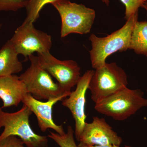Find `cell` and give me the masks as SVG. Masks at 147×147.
Listing matches in <instances>:
<instances>
[{"mask_svg":"<svg viewBox=\"0 0 147 147\" xmlns=\"http://www.w3.org/2000/svg\"><path fill=\"white\" fill-rule=\"evenodd\" d=\"M138 18V13L134 14L121 28L105 37L91 35L89 40L92 49L90 54L93 68L96 69L104 65L106 59L113 53L129 49L131 32Z\"/></svg>","mask_w":147,"mask_h":147,"instance_id":"cell-1","label":"cell"},{"mask_svg":"<svg viewBox=\"0 0 147 147\" xmlns=\"http://www.w3.org/2000/svg\"><path fill=\"white\" fill-rule=\"evenodd\" d=\"M142 90H132L127 87L95 103L98 112L116 121L125 120L138 110L147 106V98Z\"/></svg>","mask_w":147,"mask_h":147,"instance_id":"cell-2","label":"cell"},{"mask_svg":"<svg viewBox=\"0 0 147 147\" xmlns=\"http://www.w3.org/2000/svg\"><path fill=\"white\" fill-rule=\"evenodd\" d=\"M0 108V129L4 127L0 135V141L13 135L21 139L26 147H48L46 136L37 134L30 125V117L32 112L25 105L13 113L4 112Z\"/></svg>","mask_w":147,"mask_h":147,"instance_id":"cell-3","label":"cell"},{"mask_svg":"<svg viewBox=\"0 0 147 147\" xmlns=\"http://www.w3.org/2000/svg\"><path fill=\"white\" fill-rule=\"evenodd\" d=\"M30 65L25 72L19 76L26 87L28 93L38 100L53 99L69 94L65 93L59 84L40 65L37 56L28 57Z\"/></svg>","mask_w":147,"mask_h":147,"instance_id":"cell-4","label":"cell"},{"mask_svg":"<svg viewBox=\"0 0 147 147\" xmlns=\"http://www.w3.org/2000/svg\"><path fill=\"white\" fill-rule=\"evenodd\" d=\"M56 9L61 20V36L71 33L86 34L90 31L95 18V11L82 4L69 0H59L51 4Z\"/></svg>","mask_w":147,"mask_h":147,"instance_id":"cell-5","label":"cell"},{"mask_svg":"<svg viewBox=\"0 0 147 147\" xmlns=\"http://www.w3.org/2000/svg\"><path fill=\"white\" fill-rule=\"evenodd\" d=\"M95 69L88 88L95 104L127 87L126 72L116 63H106Z\"/></svg>","mask_w":147,"mask_h":147,"instance_id":"cell-6","label":"cell"},{"mask_svg":"<svg viewBox=\"0 0 147 147\" xmlns=\"http://www.w3.org/2000/svg\"><path fill=\"white\" fill-rule=\"evenodd\" d=\"M33 24L23 22L9 40L18 55H23L26 59L34 53L50 52L52 46L51 36L36 28Z\"/></svg>","mask_w":147,"mask_h":147,"instance_id":"cell-7","label":"cell"},{"mask_svg":"<svg viewBox=\"0 0 147 147\" xmlns=\"http://www.w3.org/2000/svg\"><path fill=\"white\" fill-rule=\"evenodd\" d=\"M40 65L57 81L65 93L70 94L81 77L80 67L75 61H61L50 52L37 54Z\"/></svg>","mask_w":147,"mask_h":147,"instance_id":"cell-8","label":"cell"},{"mask_svg":"<svg viewBox=\"0 0 147 147\" xmlns=\"http://www.w3.org/2000/svg\"><path fill=\"white\" fill-rule=\"evenodd\" d=\"M94 72L93 70L86 71L80 77L75 90L71 92L68 96L62 100V105L69 110L75 121L74 134L78 141L86 123V93Z\"/></svg>","mask_w":147,"mask_h":147,"instance_id":"cell-9","label":"cell"},{"mask_svg":"<svg viewBox=\"0 0 147 147\" xmlns=\"http://www.w3.org/2000/svg\"><path fill=\"white\" fill-rule=\"evenodd\" d=\"M79 142L87 145L120 146L122 139L113 130L105 119L94 117L92 122L86 123Z\"/></svg>","mask_w":147,"mask_h":147,"instance_id":"cell-10","label":"cell"},{"mask_svg":"<svg viewBox=\"0 0 147 147\" xmlns=\"http://www.w3.org/2000/svg\"><path fill=\"white\" fill-rule=\"evenodd\" d=\"M68 96L65 94L42 102L36 99L30 94L28 93L24 96L22 102L36 116L38 126L41 131L45 132L48 129H52L58 134L63 135L65 133L63 126L58 125L54 122L53 109V106L57 102L62 101Z\"/></svg>","mask_w":147,"mask_h":147,"instance_id":"cell-11","label":"cell"},{"mask_svg":"<svg viewBox=\"0 0 147 147\" xmlns=\"http://www.w3.org/2000/svg\"><path fill=\"white\" fill-rule=\"evenodd\" d=\"M26 87L19 76L14 74L0 78V98L2 108L17 106L28 93Z\"/></svg>","mask_w":147,"mask_h":147,"instance_id":"cell-12","label":"cell"},{"mask_svg":"<svg viewBox=\"0 0 147 147\" xmlns=\"http://www.w3.org/2000/svg\"><path fill=\"white\" fill-rule=\"evenodd\" d=\"M18 55L9 40L0 49V78L22 71L23 64Z\"/></svg>","mask_w":147,"mask_h":147,"instance_id":"cell-13","label":"cell"},{"mask_svg":"<svg viewBox=\"0 0 147 147\" xmlns=\"http://www.w3.org/2000/svg\"><path fill=\"white\" fill-rule=\"evenodd\" d=\"M129 49L147 57V21H136L131 32Z\"/></svg>","mask_w":147,"mask_h":147,"instance_id":"cell-14","label":"cell"},{"mask_svg":"<svg viewBox=\"0 0 147 147\" xmlns=\"http://www.w3.org/2000/svg\"><path fill=\"white\" fill-rule=\"evenodd\" d=\"M58 1L59 0H27V16L24 22L34 23L39 18L40 11L46 5Z\"/></svg>","mask_w":147,"mask_h":147,"instance_id":"cell-15","label":"cell"},{"mask_svg":"<svg viewBox=\"0 0 147 147\" xmlns=\"http://www.w3.org/2000/svg\"><path fill=\"white\" fill-rule=\"evenodd\" d=\"M74 131L71 126H69L67 131L63 135L50 131L48 136L60 147H78L74 139Z\"/></svg>","mask_w":147,"mask_h":147,"instance_id":"cell-16","label":"cell"},{"mask_svg":"<svg viewBox=\"0 0 147 147\" xmlns=\"http://www.w3.org/2000/svg\"><path fill=\"white\" fill-rule=\"evenodd\" d=\"M102 2L107 6H109V0H101ZM125 6V18L127 20L134 14L138 13L139 8L146 0H120Z\"/></svg>","mask_w":147,"mask_h":147,"instance_id":"cell-17","label":"cell"},{"mask_svg":"<svg viewBox=\"0 0 147 147\" xmlns=\"http://www.w3.org/2000/svg\"><path fill=\"white\" fill-rule=\"evenodd\" d=\"M27 0H0V11H16L26 7Z\"/></svg>","mask_w":147,"mask_h":147,"instance_id":"cell-18","label":"cell"},{"mask_svg":"<svg viewBox=\"0 0 147 147\" xmlns=\"http://www.w3.org/2000/svg\"><path fill=\"white\" fill-rule=\"evenodd\" d=\"M22 140L16 136H8L0 141V147H25Z\"/></svg>","mask_w":147,"mask_h":147,"instance_id":"cell-19","label":"cell"},{"mask_svg":"<svg viewBox=\"0 0 147 147\" xmlns=\"http://www.w3.org/2000/svg\"><path fill=\"white\" fill-rule=\"evenodd\" d=\"M78 147H113L112 145H90L85 144L80 142Z\"/></svg>","mask_w":147,"mask_h":147,"instance_id":"cell-20","label":"cell"},{"mask_svg":"<svg viewBox=\"0 0 147 147\" xmlns=\"http://www.w3.org/2000/svg\"><path fill=\"white\" fill-rule=\"evenodd\" d=\"M142 7L146 11L147 15V0H146V1L144 3V4H143V5L142 6Z\"/></svg>","mask_w":147,"mask_h":147,"instance_id":"cell-21","label":"cell"},{"mask_svg":"<svg viewBox=\"0 0 147 147\" xmlns=\"http://www.w3.org/2000/svg\"><path fill=\"white\" fill-rule=\"evenodd\" d=\"M113 147H120V146H115V145H113ZM125 147H131L130 146H125Z\"/></svg>","mask_w":147,"mask_h":147,"instance_id":"cell-22","label":"cell"},{"mask_svg":"<svg viewBox=\"0 0 147 147\" xmlns=\"http://www.w3.org/2000/svg\"><path fill=\"white\" fill-rule=\"evenodd\" d=\"M1 25L0 24V30H1Z\"/></svg>","mask_w":147,"mask_h":147,"instance_id":"cell-23","label":"cell"}]
</instances>
